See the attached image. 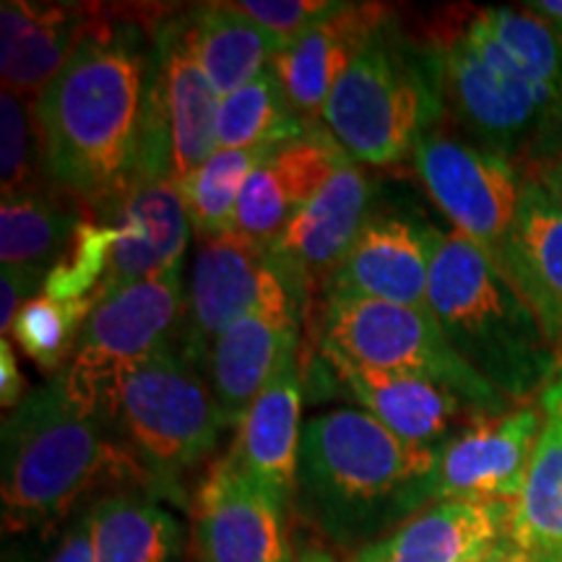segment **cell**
<instances>
[{"label":"cell","instance_id":"obj_7","mask_svg":"<svg viewBox=\"0 0 562 562\" xmlns=\"http://www.w3.org/2000/svg\"><path fill=\"white\" fill-rule=\"evenodd\" d=\"M102 414L138 463L146 487L172 501H182L180 480L214 453L227 430L209 381L178 344L125 370Z\"/></svg>","mask_w":562,"mask_h":562},{"label":"cell","instance_id":"obj_17","mask_svg":"<svg viewBox=\"0 0 562 562\" xmlns=\"http://www.w3.org/2000/svg\"><path fill=\"white\" fill-rule=\"evenodd\" d=\"M102 222L115 224L121 237L112 250L100 297L121 286L182 271L193 227L180 188L170 178H138L115 206L104 211Z\"/></svg>","mask_w":562,"mask_h":562},{"label":"cell","instance_id":"obj_3","mask_svg":"<svg viewBox=\"0 0 562 562\" xmlns=\"http://www.w3.org/2000/svg\"><path fill=\"white\" fill-rule=\"evenodd\" d=\"M440 451L412 446L364 409L302 427L294 505L328 542L360 552L435 503Z\"/></svg>","mask_w":562,"mask_h":562},{"label":"cell","instance_id":"obj_6","mask_svg":"<svg viewBox=\"0 0 562 562\" xmlns=\"http://www.w3.org/2000/svg\"><path fill=\"white\" fill-rule=\"evenodd\" d=\"M442 115L438 50L414 42L389 13L334 87L323 128L357 165L389 167L414 159Z\"/></svg>","mask_w":562,"mask_h":562},{"label":"cell","instance_id":"obj_39","mask_svg":"<svg viewBox=\"0 0 562 562\" xmlns=\"http://www.w3.org/2000/svg\"><path fill=\"white\" fill-rule=\"evenodd\" d=\"M24 389L26 385L16 364V355H13L11 341L3 336V341H0V404H3V409H16L26 398Z\"/></svg>","mask_w":562,"mask_h":562},{"label":"cell","instance_id":"obj_35","mask_svg":"<svg viewBox=\"0 0 562 562\" xmlns=\"http://www.w3.org/2000/svg\"><path fill=\"white\" fill-rule=\"evenodd\" d=\"M339 5L341 3H334V0H243L237 9L248 13L258 26H263L281 50L313 30L318 21L331 16Z\"/></svg>","mask_w":562,"mask_h":562},{"label":"cell","instance_id":"obj_18","mask_svg":"<svg viewBox=\"0 0 562 562\" xmlns=\"http://www.w3.org/2000/svg\"><path fill=\"white\" fill-rule=\"evenodd\" d=\"M370 203V178L355 159L344 161L331 180L292 216L271 243L273 258L305 281L307 290L315 284L326 290L364 222L372 216Z\"/></svg>","mask_w":562,"mask_h":562},{"label":"cell","instance_id":"obj_42","mask_svg":"<svg viewBox=\"0 0 562 562\" xmlns=\"http://www.w3.org/2000/svg\"><path fill=\"white\" fill-rule=\"evenodd\" d=\"M526 562H562V558H550V554H544V558H529Z\"/></svg>","mask_w":562,"mask_h":562},{"label":"cell","instance_id":"obj_40","mask_svg":"<svg viewBox=\"0 0 562 562\" xmlns=\"http://www.w3.org/2000/svg\"><path fill=\"white\" fill-rule=\"evenodd\" d=\"M524 11L537 16L562 42V0H533V3H524Z\"/></svg>","mask_w":562,"mask_h":562},{"label":"cell","instance_id":"obj_27","mask_svg":"<svg viewBox=\"0 0 562 562\" xmlns=\"http://www.w3.org/2000/svg\"><path fill=\"white\" fill-rule=\"evenodd\" d=\"M188 45L209 81L229 97L271 66L277 40L258 26L237 3H201L182 13Z\"/></svg>","mask_w":562,"mask_h":562},{"label":"cell","instance_id":"obj_30","mask_svg":"<svg viewBox=\"0 0 562 562\" xmlns=\"http://www.w3.org/2000/svg\"><path fill=\"white\" fill-rule=\"evenodd\" d=\"M311 131L315 128L294 112L271 66L243 89L224 97L216 117L220 149H269Z\"/></svg>","mask_w":562,"mask_h":562},{"label":"cell","instance_id":"obj_5","mask_svg":"<svg viewBox=\"0 0 562 562\" xmlns=\"http://www.w3.org/2000/svg\"><path fill=\"white\" fill-rule=\"evenodd\" d=\"M427 307L461 360L516 406L542 396L560 368L537 313L456 229L438 232Z\"/></svg>","mask_w":562,"mask_h":562},{"label":"cell","instance_id":"obj_11","mask_svg":"<svg viewBox=\"0 0 562 562\" xmlns=\"http://www.w3.org/2000/svg\"><path fill=\"white\" fill-rule=\"evenodd\" d=\"M292 284L307 286L273 258L271 245L252 240L237 229L199 237L178 349L188 362L209 375L216 339L232 323Z\"/></svg>","mask_w":562,"mask_h":562},{"label":"cell","instance_id":"obj_33","mask_svg":"<svg viewBox=\"0 0 562 562\" xmlns=\"http://www.w3.org/2000/svg\"><path fill=\"white\" fill-rule=\"evenodd\" d=\"M0 182L3 195L50 186L34 100L9 89L0 94Z\"/></svg>","mask_w":562,"mask_h":562},{"label":"cell","instance_id":"obj_4","mask_svg":"<svg viewBox=\"0 0 562 562\" xmlns=\"http://www.w3.org/2000/svg\"><path fill=\"white\" fill-rule=\"evenodd\" d=\"M146 484L104 414L70 402L60 378L3 419V533L24 537L55 526L102 482Z\"/></svg>","mask_w":562,"mask_h":562},{"label":"cell","instance_id":"obj_2","mask_svg":"<svg viewBox=\"0 0 562 562\" xmlns=\"http://www.w3.org/2000/svg\"><path fill=\"white\" fill-rule=\"evenodd\" d=\"M430 42L448 115L476 146L531 167L562 131V42L521 9L472 11Z\"/></svg>","mask_w":562,"mask_h":562},{"label":"cell","instance_id":"obj_10","mask_svg":"<svg viewBox=\"0 0 562 562\" xmlns=\"http://www.w3.org/2000/svg\"><path fill=\"white\" fill-rule=\"evenodd\" d=\"M414 167L453 229L501 269L521 201V170L474 140L438 128L417 144Z\"/></svg>","mask_w":562,"mask_h":562},{"label":"cell","instance_id":"obj_31","mask_svg":"<svg viewBox=\"0 0 562 562\" xmlns=\"http://www.w3.org/2000/svg\"><path fill=\"white\" fill-rule=\"evenodd\" d=\"M269 149H216L182 182L180 193L195 235L209 237L235 229L237 203Z\"/></svg>","mask_w":562,"mask_h":562},{"label":"cell","instance_id":"obj_8","mask_svg":"<svg viewBox=\"0 0 562 562\" xmlns=\"http://www.w3.org/2000/svg\"><path fill=\"white\" fill-rule=\"evenodd\" d=\"M323 357L360 368L412 375L456 393L482 417H503L513 402L495 391L451 347L430 307H406L364 297H326Z\"/></svg>","mask_w":562,"mask_h":562},{"label":"cell","instance_id":"obj_22","mask_svg":"<svg viewBox=\"0 0 562 562\" xmlns=\"http://www.w3.org/2000/svg\"><path fill=\"white\" fill-rule=\"evenodd\" d=\"M326 360L357 404L412 446L442 451L446 442L482 419V414L461 402L456 393L430 381L360 368L341 357Z\"/></svg>","mask_w":562,"mask_h":562},{"label":"cell","instance_id":"obj_36","mask_svg":"<svg viewBox=\"0 0 562 562\" xmlns=\"http://www.w3.org/2000/svg\"><path fill=\"white\" fill-rule=\"evenodd\" d=\"M47 271L24 269V266H3L0 271V328L3 336L11 331L16 315L30 305L34 297H40L45 290Z\"/></svg>","mask_w":562,"mask_h":562},{"label":"cell","instance_id":"obj_41","mask_svg":"<svg viewBox=\"0 0 562 562\" xmlns=\"http://www.w3.org/2000/svg\"><path fill=\"white\" fill-rule=\"evenodd\" d=\"M294 562H351V560H339V558H334L331 552L315 550V547H305V550L294 554Z\"/></svg>","mask_w":562,"mask_h":562},{"label":"cell","instance_id":"obj_12","mask_svg":"<svg viewBox=\"0 0 562 562\" xmlns=\"http://www.w3.org/2000/svg\"><path fill=\"white\" fill-rule=\"evenodd\" d=\"M305 302L307 286H286L232 323L216 339L209 360V385L227 430L240 427L252 402L286 357L297 351Z\"/></svg>","mask_w":562,"mask_h":562},{"label":"cell","instance_id":"obj_13","mask_svg":"<svg viewBox=\"0 0 562 562\" xmlns=\"http://www.w3.org/2000/svg\"><path fill=\"white\" fill-rule=\"evenodd\" d=\"M539 430H542L539 404L516 406L503 417L476 419L472 427L442 446L435 503L472 501L518 505Z\"/></svg>","mask_w":562,"mask_h":562},{"label":"cell","instance_id":"obj_28","mask_svg":"<svg viewBox=\"0 0 562 562\" xmlns=\"http://www.w3.org/2000/svg\"><path fill=\"white\" fill-rule=\"evenodd\" d=\"M60 193V191H58ZM53 186L3 195L0 203V261L50 273L68 250L79 224L81 203L58 199Z\"/></svg>","mask_w":562,"mask_h":562},{"label":"cell","instance_id":"obj_19","mask_svg":"<svg viewBox=\"0 0 562 562\" xmlns=\"http://www.w3.org/2000/svg\"><path fill=\"white\" fill-rule=\"evenodd\" d=\"M157 89L170 136L172 182L182 186L211 154L220 149L216 117L222 97L188 45L182 13L154 30Z\"/></svg>","mask_w":562,"mask_h":562},{"label":"cell","instance_id":"obj_14","mask_svg":"<svg viewBox=\"0 0 562 562\" xmlns=\"http://www.w3.org/2000/svg\"><path fill=\"white\" fill-rule=\"evenodd\" d=\"M284 510L224 456L199 490L195 542L201 562H294Z\"/></svg>","mask_w":562,"mask_h":562},{"label":"cell","instance_id":"obj_26","mask_svg":"<svg viewBox=\"0 0 562 562\" xmlns=\"http://www.w3.org/2000/svg\"><path fill=\"white\" fill-rule=\"evenodd\" d=\"M542 430L521 501L516 505V544L529 558H562V362L537 398Z\"/></svg>","mask_w":562,"mask_h":562},{"label":"cell","instance_id":"obj_38","mask_svg":"<svg viewBox=\"0 0 562 562\" xmlns=\"http://www.w3.org/2000/svg\"><path fill=\"white\" fill-rule=\"evenodd\" d=\"M526 178L539 180L550 191V195L562 206V131L531 167H526Z\"/></svg>","mask_w":562,"mask_h":562},{"label":"cell","instance_id":"obj_24","mask_svg":"<svg viewBox=\"0 0 562 562\" xmlns=\"http://www.w3.org/2000/svg\"><path fill=\"white\" fill-rule=\"evenodd\" d=\"M302 378L297 351L252 402L227 453L258 487L284 508L294 503L302 442Z\"/></svg>","mask_w":562,"mask_h":562},{"label":"cell","instance_id":"obj_32","mask_svg":"<svg viewBox=\"0 0 562 562\" xmlns=\"http://www.w3.org/2000/svg\"><path fill=\"white\" fill-rule=\"evenodd\" d=\"M94 305L97 300L58 302L47 294H40L30 305H24V311L13 321V341L42 372L58 378L74 360L81 331Z\"/></svg>","mask_w":562,"mask_h":562},{"label":"cell","instance_id":"obj_25","mask_svg":"<svg viewBox=\"0 0 562 562\" xmlns=\"http://www.w3.org/2000/svg\"><path fill=\"white\" fill-rule=\"evenodd\" d=\"M501 271L537 313L562 357V206L542 182L526 175Z\"/></svg>","mask_w":562,"mask_h":562},{"label":"cell","instance_id":"obj_23","mask_svg":"<svg viewBox=\"0 0 562 562\" xmlns=\"http://www.w3.org/2000/svg\"><path fill=\"white\" fill-rule=\"evenodd\" d=\"M97 30V13L81 5L5 0L0 5L3 89L37 100Z\"/></svg>","mask_w":562,"mask_h":562},{"label":"cell","instance_id":"obj_9","mask_svg":"<svg viewBox=\"0 0 562 562\" xmlns=\"http://www.w3.org/2000/svg\"><path fill=\"white\" fill-rule=\"evenodd\" d=\"M182 311V271L121 286L97 300L74 360L58 375L70 402L102 414L104 398L125 370L172 347Z\"/></svg>","mask_w":562,"mask_h":562},{"label":"cell","instance_id":"obj_1","mask_svg":"<svg viewBox=\"0 0 562 562\" xmlns=\"http://www.w3.org/2000/svg\"><path fill=\"white\" fill-rule=\"evenodd\" d=\"M47 180L104 214L138 178H170L157 55L140 32L100 24L34 100Z\"/></svg>","mask_w":562,"mask_h":562},{"label":"cell","instance_id":"obj_20","mask_svg":"<svg viewBox=\"0 0 562 562\" xmlns=\"http://www.w3.org/2000/svg\"><path fill=\"white\" fill-rule=\"evenodd\" d=\"M351 157L326 128L269 149L252 170L237 203L235 229L271 245L297 211L331 180Z\"/></svg>","mask_w":562,"mask_h":562},{"label":"cell","instance_id":"obj_29","mask_svg":"<svg viewBox=\"0 0 562 562\" xmlns=\"http://www.w3.org/2000/svg\"><path fill=\"white\" fill-rule=\"evenodd\" d=\"M97 562H175L180 524L146 495H110L89 508Z\"/></svg>","mask_w":562,"mask_h":562},{"label":"cell","instance_id":"obj_16","mask_svg":"<svg viewBox=\"0 0 562 562\" xmlns=\"http://www.w3.org/2000/svg\"><path fill=\"white\" fill-rule=\"evenodd\" d=\"M438 227L398 214H372L326 297H364L406 307H427Z\"/></svg>","mask_w":562,"mask_h":562},{"label":"cell","instance_id":"obj_15","mask_svg":"<svg viewBox=\"0 0 562 562\" xmlns=\"http://www.w3.org/2000/svg\"><path fill=\"white\" fill-rule=\"evenodd\" d=\"M351 562H524L516 544V505L432 503Z\"/></svg>","mask_w":562,"mask_h":562},{"label":"cell","instance_id":"obj_37","mask_svg":"<svg viewBox=\"0 0 562 562\" xmlns=\"http://www.w3.org/2000/svg\"><path fill=\"white\" fill-rule=\"evenodd\" d=\"M47 562H97L94 542H91V516L89 510L76 518V524L60 539L58 550Z\"/></svg>","mask_w":562,"mask_h":562},{"label":"cell","instance_id":"obj_21","mask_svg":"<svg viewBox=\"0 0 562 562\" xmlns=\"http://www.w3.org/2000/svg\"><path fill=\"white\" fill-rule=\"evenodd\" d=\"M389 13L383 3H341L331 16L273 53V74L294 112L311 128H323V112L334 87Z\"/></svg>","mask_w":562,"mask_h":562},{"label":"cell","instance_id":"obj_34","mask_svg":"<svg viewBox=\"0 0 562 562\" xmlns=\"http://www.w3.org/2000/svg\"><path fill=\"white\" fill-rule=\"evenodd\" d=\"M117 237H121V229L115 224L102 220H83L68 250L63 252L60 261L47 273L42 294L58 302L100 297Z\"/></svg>","mask_w":562,"mask_h":562}]
</instances>
